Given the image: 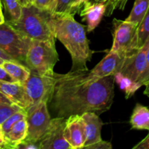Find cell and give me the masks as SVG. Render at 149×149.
I'll use <instances>...</instances> for the list:
<instances>
[{
  "label": "cell",
  "instance_id": "24",
  "mask_svg": "<svg viewBox=\"0 0 149 149\" xmlns=\"http://www.w3.org/2000/svg\"><path fill=\"white\" fill-rule=\"evenodd\" d=\"M26 111L20 110L15 112V113H14L13 114H12L8 119H6V120L3 122L2 125H1L4 135L10 131V128L13 126V125H15L16 122H18L20 119L26 118Z\"/></svg>",
  "mask_w": 149,
  "mask_h": 149
},
{
  "label": "cell",
  "instance_id": "18",
  "mask_svg": "<svg viewBox=\"0 0 149 149\" xmlns=\"http://www.w3.org/2000/svg\"><path fill=\"white\" fill-rule=\"evenodd\" d=\"M1 65L15 81H17L23 84L30 76V69L20 63L4 61Z\"/></svg>",
  "mask_w": 149,
  "mask_h": 149
},
{
  "label": "cell",
  "instance_id": "25",
  "mask_svg": "<svg viewBox=\"0 0 149 149\" xmlns=\"http://www.w3.org/2000/svg\"><path fill=\"white\" fill-rule=\"evenodd\" d=\"M74 1V0H56L55 10L50 15H58L70 13V7Z\"/></svg>",
  "mask_w": 149,
  "mask_h": 149
},
{
  "label": "cell",
  "instance_id": "1",
  "mask_svg": "<svg viewBox=\"0 0 149 149\" xmlns=\"http://www.w3.org/2000/svg\"><path fill=\"white\" fill-rule=\"evenodd\" d=\"M55 76L49 103L56 116L67 118L87 111L100 113L110 109L114 97L113 76L95 77L89 69L55 73Z\"/></svg>",
  "mask_w": 149,
  "mask_h": 149
},
{
  "label": "cell",
  "instance_id": "28",
  "mask_svg": "<svg viewBox=\"0 0 149 149\" xmlns=\"http://www.w3.org/2000/svg\"><path fill=\"white\" fill-rule=\"evenodd\" d=\"M89 1L90 0H74L71 3V7H70V13L72 14L73 15H74L76 13H79L83 6Z\"/></svg>",
  "mask_w": 149,
  "mask_h": 149
},
{
  "label": "cell",
  "instance_id": "11",
  "mask_svg": "<svg viewBox=\"0 0 149 149\" xmlns=\"http://www.w3.org/2000/svg\"><path fill=\"white\" fill-rule=\"evenodd\" d=\"M64 138L71 149L83 148L86 141L85 124L81 115H71L65 119Z\"/></svg>",
  "mask_w": 149,
  "mask_h": 149
},
{
  "label": "cell",
  "instance_id": "42",
  "mask_svg": "<svg viewBox=\"0 0 149 149\" xmlns=\"http://www.w3.org/2000/svg\"><path fill=\"white\" fill-rule=\"evenodd\" d=\"M0 1H1V0H0Z\"/></svg>",
  "mask_w": 149,
  "mask_h": 149
},
{
  "label": "cell",
  "instance_id": "4",
  "mask_svg": "<svg viewBox=\"0 0 149 149\" xmlns=\"http://www.w3.org/2000/svg\"><path fill=\"white\" fill-rule=\"evenodd\" d=\"M58 60L55 40H32L26 55L25 65L32 72L52 75Z\"/></svg>",
  "mask_w": 149,
  "mask_h": 149
},
{
  "label": "cell",
  "instance_id": "14",
  "mask_svg": "<svg viewBox=\"0 0 149 149\" xmlns=\"http://www.w3.org/2000/svg\"><path fill=\"white\" fill-rule=\"evenodd\" d=\"M106 4L102 2L87 1L79 12L84 21L87 22V32H91L97 27L106 14Z\"/></svg>",
  "mask_w": 149,
  "mask_h": 149
},
{
  "label": "cell",
  "instance_id": "17",
  "mask_svg": "<svg viewBox=\"0 0 149 149\" xmlns=\"http://www.w3.org/2000/svg\"><path fill=\"white\" fill-rule=\"evenodd\" d=\"M130 123L134 130H146L149 131V109L137 103L132 111Z\"/></svg>",
  "mask_w": 149,
  "mask_h": 149
},
{
  "label": "cell",
  "instance_id": "36",
  "mask_svg": "<svg viewBox=\"0 0 149 149\" xmlns=\"http://www.w3.org/2000/svg\"><path fill=\"white\" fill-rule=\"evenodd\" d=\"M145 87L146 88H145V90H144L143 93L145 95H146L147 97H149V83H148L147 84H146Z\"/></svg>",
  "mask_w": 149,
  "mask_h": 149
},
{
  "label": "cell",
  "instance_id": "40",
  "mask_svg": "<svg viewBox=\"0 0 149 149\" xmlns=\"http://www.w3.org/2000/svg\"><path fill=\"white\" fill-rule=\"evenodd\" d=\"M4 60H2V59H1V58H0V65H2V63H3V62H4Z\"/></svg>",
  "mask_w": 149,
  "mask_h": 149
},
{
  "label": "cell",
  "instance_id": "10",
  "mask_svg": "<svg viewBox=\"0 0 149 149\" xmlns=\"http://www.w3.org/2000/svg\"><path fill=\"white\" fill-rule=\"evenodd\" d=\"M149 47V36L141 47L127 55L119 73L138 81L146 67V55Z\"/></svg>",
  "mask_w": 149,
  "mask_h": 149
},
{
  "label": "cell",
  "instance_id": "13",
  "mask_svg": "<svg viewBox=\"0 0 149 149\" xmlns=\"http://www.w3.org/2000/svg\"><path fill=\"white\" fill-rule=\"evenodd\" d=\"M0 92L10 101L26 111L31 106L23 84L17 81H6L0 80Z\"/></svg>",
  "mask_w": 149,
  "mask_h": 149
},
{
  "label": "cell",
  "instance_id": "22",
  "mask_svg": "<svg viewBox=\"0 0 149 149\" xmlns=\"http://www.w3.org/2000/svg\"><path fill=\"white\" fill-rule=\"evenodd\" d=\"M6 11L10 15L11 20H17L20 18L22 13V6L19 0H1Z\"/></svg>",
  "mask_w": 149,
  "mask_h": 149
},
{
  "label": "cell",
  "instance_id": "7",
  "mask_svg": "<svg viewBox=\"0 0 149 149\" xmlns=\"http://www.w3.org/2000/svg\"><path fill=\"white\" fill-rule=\"evenodd\" d=\"M55 73L52 75H42L31 71L30 76L23 86L32 105L41 102L48 104L52 98L56 83Z\"/></svg>",
  "mask_w": 149,
  "mask_h": 149
},
{
  "label": "cell",
  "instance_id": "32",
  "mask_svg": "<svg viewBox=\"0 0 149 149\" xmlns=\"http://www.w3.org/2000/svg\"><path fill=\"white\" fill-rule=\"evenodd\" d=\"M0 80L6 81H15L13 79L7 74L1 65H0Z\"/></svg>",
  "mask_w": 149,
  "mask_h": 149
},
{
  "label": "cell",
  "instance_id": "27",
  "mask_svg": "<svg viewBox=\"0 0 149 149\" xmlns=\"http://www.w3.org/2000/svg\"><path fill=\"white\" fill-rule=\"evenodd\" d=\"M96 2L105 3L106 4V16H111L116 9L118 8L119 0H95Z\"/></svg>",
  "mask_w": 149,
  "mask_h": 149
},
{
  "label": "cell",
  "instance_id": "12",
  "mask_svg": "<svg viewBox=\"0 0 149 149\" xmlns=\"http://www.w3.org/2000/svg\"><path fill=\"white\" fill-rule=\"evenodd\" d=\"M125 57L124 54L111 49L101 61L90 71V74L97 77L113 76L120 71Z\"/></svg>",
  "mask_w": 149,
  "mask_h": 149
},
{
  "label": "cell",
  "instance_id": "21",
  "mask_svg": "<svg viewBox=\"0 0 149 149\" xmlns=\"http://www.w3.org/2000/svg\"><path fill=\"white\" fill-rule=\"evenodd\" d=\"M138 47L140 48L145 44L149 36V7L141 23L138 26Z\"/></svg>",
  "mask_w": 149,
  "mask_h": 149
},
{
  "label": "cell",
  "instance_id": "23",
  "mask_svg": "<svg viewBox=\"0 0 149 149\" xmlns=\"http://www.w3.org/2000/svg\"><path fill=\"white\" fill-rule=\"evenodd\" d=\"M20 110L23 109L13 103H0V125L12 114Z\"/></svg>",
  "mask_w": 149,
  "mask_h": 149
},
{
  "label": "cell",
  "instance_id": "38",
  "mask_svg": "<svg viewBox=\"0 0 149 149\" xmlns=\"http://www.w3.org/2000/svg\"><path fill=\"white\" fill-rule=\"evenodd\" d=\"M4 132H3L1 126L0 125V139L4 140Z\"/></svg>",
  "mask_w": 149,
  "mask_h": 149
},
{
  "label": "cell",
  "instance_id": "26",
  "mask_svg": "<svg viewBox=\"0 0 149 149\" xmlns=\"http://www.w3.org/2000/svg\"><path fill=\"white\" fill-rule=\"evenodd\" d=\"M56 0H35L33 6L44 12L52 15L55 10Z\"/></svg>",
  "mask_w": 149,
  "mask_h": 149
},
{
  "label": "cell",
  "instance_id": "33",
  "mask_svg": "<svg viewBox=\"0 0 149 149\" xmlns=\"http://www.w3.org/2000/svg\"><path fill=\"white\" fill-rule=\"evenodd\" d=\"M0 58L4 61H15V62H17L16 60H15L13 57H11L10 55H9L8 54L6 53L5 52L2 50V49H0ZM19 63V62H17Z\"/></svg>",
  "mask_w": 149,
  "mask_h": 149
},
{
  "label": "cell",
  "instance_id": "6",
  "mask_svg": "<svg viewBox=\"0 0 149 149\" xmlns=\"http://www.w3.org/2000/svg\"><path fill=\"white\" fill-rule=\"evenodd\" d=\"M27 135L23 143L36 144L50 123L51 117L47 103L41 102L32 105L26 110Z\"/></svg>",
  "mask_w": 149,
  "mask_h": 149
},
{
  "label": "cell",
  "instance_id": "34",
  "mask_svg": "<svg viewBox=\"0 0 149 149\" xmlns=\"http://www.w3.org/2000/svg\"><path fill=\"white\" fill-rule=\"evenodd\" d=\"M35 0H19L22 7H30L33 5Z\"/></svg>",
  "mask_w": 149,
  "mask_h": 149
},
{
  "label": "cell",
  "instance_id": "37",
  "mask_svg": "<svg viewBox=\"0 0 149 149\" xmlns=\"http://www.w3.org/2000/svg\"><path fill=\"white\" fill-rule=\"evenodd\" d=\"M4 21H5V20H4V17L3 15L2 10H0V24L4 23Z\"/></svg>",
  "mask_w": 149,
  "mask_h": 149
},
{
  "label": "cell",
  "instance_id": "41",
  "mask_svg": "<svg viewBox=\"0 0 149 149\" xmlns=\"http://www.w3.org/2000/svg\"><path fill=\"white\" fill-rule=\"evenodd\" d=\"M1 8H2V4H1V2L0 1V10H1Z\"/></svg>",
  "mask_w": 149,
  "mask_h": 149
},
{
  "label": "cell",
  "instance_id": "8",
  "mask_svg": "<svg viewBox=\"0 0 149 149\" xmlns=\"http://www.w3.org/2000/svg\"><path fill=\"white\" fill-rule=\"evenodd\" d=\"M138 26L126 20L113 19V45L111 49L126 56L138 49Z\"/></svg>",
  "mask_w": 149,
  "mask_h": 149
},
{
  "label": "cell",
  "instance_id": "19",
  "mask_svg": "<svg viewBox=\"0 0 149 149\" xmlns=\"http://www.w3.org/2000/svg\"><path fill=\"white\" fill-rule=\"evenodd\" d=\"M113 78L114 82H116L119 88L125 93L127 99L132 97L135 93L142 87L140 82L134 81L119 72L113 75Z\"/></svg>",
  "mask_w": 149,
  "mask_h": 149
},
{
  "label": "cell",
  "instance_id": "35",
  "mask_svg": "<svg viewBox=\"0 0 149 149\" xmlns=\"http://www.w3.org/2000/svg\"><path fill=\"white\" fill-rule=\"evenodd\" d=\"M0 103H13L3 93L0 92ZM14 104V103H13Z\"/></svg>",
  "mask_w": 149,
  "mask_h": 149
},
{
  "label": "cell",
  "instance_id": "2",
  "mask_svg": "<svg viewBox=\"0 0 149 149\" xmlns=\"http://www.w3.org/2000/svg\"><path fill=\"white\" fill-rule=\"evenodd\" d=\"M49 24L55 39H58L70 53L71 71L88 69L87 63L93 58V52L89 45L85 26L70 13L50 15Z\"/></svg>",
  "mask_w": 149,
  "mask_h": 149
},
{
  "label": "cell",
  "instance_id": "9",
  "mask_svg": "<svg viewBox=\"0 0 149 149\" xmlns=\"http://www.w3.org/2000/svg\"><path fill=\"white\" fill-rule=\"evenodd\" d=\"M65 119L58 116L51 119L47 129L36 143L38 149H71L64 138Z\"/></svg>",
  "mask_w": 149,
  "mask_h": 149
},
{
  "label": "cell",
  "instance_id": "29",
  "mask_svg": "<svg viewBox=\"0 0 149 149\" xmlns=\"http://www.w3.org/2000/svg\"><path fill=\"white\" fill-rule=\"evenodd\" d=\"M138 82L141 83L142 86H145L146 84L149 83V47L146 55V67Z\"/></svg>",
  "mask_w": 149,
  "mask_h": 149
},
{
  "label": "cell",
  "instance_id": "16",
  "mask_svg": "<svg viewBox=\"0 0 149 149\" xmlns=\"http://www.w3.org/2000/svg\"><path fill=\"white\" fill-rule=\"evenodd\" d=\"M27 135V122L26 118L19 120L4 135L5 148H18Z\"/></svg>",
  "mask_w": 149,
  "mask_h": 149
},
{
  "label": "cell",
  "instance_id": "3",
  "mask_svg": "<svg viewBox=\"0 0 149 149\" xmlns=\"http://www.w3.org/2000/svg\"><path fill=\"white\" fill-rule=\"evenodd\" d=\"M49 17L50 14L32 5L22 7L18 20L7 21L32 40H55L49 24Z\"/></svg>",
  "mask_w": 149,
  "mask_h": 149
},
{
  "label": "cell",
  "instance_id": "39",
  "mask_svg": "<svg viewBox=\"0 0 149 149\" xmlns=\"http://www.w3.org/2000/svg\"><path fill=\"white\" fill-rule=\"evenodd\" d=\"M0 144H4V141L2 139H0Z\"/></svg>",
  "mask_w": 149,
  "mask_h": 149
},
{
  "label": "cell",
  "instance_id": "20",
  "mask_svg": "<svg viewBox=\"0 0 149 149\" xmlns=\"http://www.w3.org/2000/svg\"><path fill=\"white\" fill-rule=\"evenodd\" d=\"M149 7V0H135L133 7L126 18V21L139 24Z\"/></svg>",
  "mask_w": 149,
  "mask_h": 149
},
{
  "label": "cell",
  "instance_id": "31",
  "mask_svg": "<svg viewBox=\"0 0 149 149\" xmlns=\"http://www.w3.org/2000/svg\"><path fill=\"white\" fill-rule=\"evenodd\" d=\"M132 149H149V133L144 139L137 143Z\"/></svg>",
  "mask_w": 149,
  "mask_h": 149
},
{
  "label": "cell",
  "instance_id": "30",
  "mask_svg": "<svg viewBox=\"0 0 149 149\" xmlns=\"http://www.w3.org/2000/svg\"><path fill=\"white\" fill-rule=\"evenodd\" d=\"M87 149H111L112 146L110 142L103 141V139L100 141L95 143L89 146L86 147Z\"/></svg>",
  "mask_w": 149,
  "mask_h": 149
},
{
  "label": "cell",
  "instance_id": "5",
  "mask_svg": "<svg viewBox=\"0 0 149 149\" xmlns=\"http://www.w3.org/2000/svg\"><path fill=\"white\" fill-rule=\"evenodd\" d=\"M32 39L12 26L7 20L0 24V49L25 65Z\"/></svg>",
  "mask_w": 149,
  "mask_h": 149
},
{
  "label": "cell",
  "instance_id": "15",
  "mask_svg": "<svg viewBox=\"0 0 149 149\" xmlns=\"http://www.w3.org/2000/svg\"><path fill=\"white\" fill-rule=\"evenodd\" d=\"M81 115L85 124L86 141L83 148H85L97 141H101V129L103 122L95 112L87 111Z\"/></svg>",
  "mask_w": 149,
  "mask_h": 149
}]
</instances>
